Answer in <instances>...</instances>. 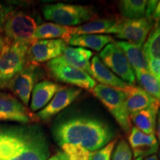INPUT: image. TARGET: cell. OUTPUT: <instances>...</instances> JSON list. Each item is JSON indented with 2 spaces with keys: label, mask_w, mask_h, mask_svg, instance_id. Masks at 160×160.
<instances>
[{
  "label": "cell",
  "mask_w": 160,
  "mask_h": 160,
  "mask_svg": "<svg viewBox=\"0 0 160 160\" xmlns=\"http://www.w3.org/2000/svg\"><path fill=\"white\" fill-rule=\"evenodd\" d=\"M49 143L37 124H0V160H48Z\"/></svg>",
  "instance_id": "1"
},
{
  "label": "cell",
  "mask_w": 160,
  "mask_h": 160,
  "mask_svg": "<svg viewBox=\"0 0 160 160\" xmlns=\"http://www.w3.org/2000/svg\"><path fill=\"white\" fill-rule=\"evenodd\" d=\"M53 136L59 146L79 145L91 152L105 147L114 138V133L105 122L94 117L74 116L58 121Z\"/></svg>",
  "instance_id": "2"
},
{
  "label": "cell",
  "mask_w": 160,
  "mask_h": 160,
  "mask_svg": "<svg viewBox=\"0 0 160 160\" xmlns=\"http://www.w3.org/2000/svg\"><path fill=\"white\" fill-rule=\"evenodd\" d=\"M42 13L46 19L60 25L76 26L97 19V14L91 6L56 3L45 5Z\"/></svg>",
  "instance_id": "3"
},
{
  "label": "cell",
  "mask_w": 160,
  "mask_h": 160,
  "mask_svg": "<svg viewBox=\"0 0 160 160\" xmlns=\"http://www.w3.org/2000/svg\"><path fill=\"white\" fill-rule=\"evenodd\" d=\"M30 45L27 43L7 41L0 51V90L8 88L12 80L27 65Z\"/></svg>",
  "instance_id": "4"
},
{
  "label": "cell",
  "mask_w": 160,
  "mask_h": 160,
  "mask_svg": "<svg viewBox=\"0 0 160 160\" xmlns=\"http://www.w3.org/2000/svg\"><path fill=\"white\" fill-rule=\"evenodd\" d=\"M91 93L108 110L122 131L130 133L132 125L127 108L125 91L97 84Z\"/></svg>",
  "instance_id": "5"
},
{
  "label": "cell",
  "mask_w": 160,
  "mask_h": 160,
  "mask_svg": "<svg viewBox=\"0 0 160 160\" xmlns=\"http://www.w3.org/2000/svg\"><path fill=\"white\" fill-rule=\"evenodd\" d=\"M46 70L50 77L59 82L91 91L97 85L95 80L88 73L65 62L61 57L48 62Z\"/></svg>",
  "instance_id": "6"
},
{
  "label": "cell",
  "mask_w": 160,
  "mask_h": 160,
  "mask_svg": "<svg viewBox=\"0 0 160 160\" xmlns=\"http://www.w3.org/2000/svg\"><path fill=\"white\" fill-rule=\"evenodd\" d=\"M37 21L28 13L22 11H15L10 13L4 24L3 37L10 42H22L31 45L36 30Z\"/></svg>",
  "instance_id": "7"
},
{
  "label": "cell",
  "mask_w": 160,
  "mask_h": 160,
  "mask_svg": "<svg viewBox=\"0 0 160 160\" xmlns=\"http://www.w3.org/2000/svg\"><path fill=\"white\" fill-rule=\"evenodd\" d=\"M154 25L155 22L152 18L124 19L117 21V25L109 33H114L119 39H125L132 45L142 47Z\"/></svg>",
  "instance_id": "8"
},
{
  "label": "cell",
  "mask_w": 160,
  "mask_h": 160,
  "mask_svg": "<svg viewBox=\"0 0 160 160\" xmlns=\"http://www.w3.org/2000/svg\"><path fill=\"white\" fill-rule=\"evenodd\" d=\"M99 59L110 71L129 85L135 83V73L128 60L116 42L110 43L100 52Z\"/></svg>",
  "instance_id": "9"
},
{
  "label": "cell",
  "mask_w": 160,
  "mask_h": 160,
  "mask_svg": "<svg viewBox=\"0 0 160 160\" xmlns=\"http://www.w3.org/2000/svg\"><path fill=\"white\" fill-rule=\"evenodd\" d=\"M38 121L32 113L17 97L0 91V122H15L22 125Z\"/></svg>",
  "instance_id": "10"
},
{
  "label": "cell",
  "mask_w": 160,
  "mask_h": 160,
  "mask_svg": "<svg viewBox=\"0 0 160 160\" xmlns=\"http://www.w3.org/2000/svg\"><path fill=\"white\" fill-rule=\"evenodd\" d=\"M40 74L41 68L39 65L27 63L22 71L12 80L8 89L27 107L29 105L32 91L37 84Z\"/></svg>",
  "instance_id": "11"
},
{
  "label": "cell",
  "mask_w": 160,
  "mask_h": 160,
  "mask_svg": "<svg viewBox=\"0 0 160 160\" xmlns=\"http://www.w3.org/2000/svg\"><path fill=\"white\" fill-rule=\"evenodd\" d=\"M67 43L62 39L36 40L28 51V63L39 65L61 57Z\"/></svg>",
  "instance_id": "12"
},
{
  "label": "cell",
  "mask_w": 160,
  "mask_h": 160,
  "mask_svg": "<svg viewBox=\"0 0 160 160\" xmlns=\"http://www.w3.org/2000/svg\"><path fill=\"white\" fill-rule=\"evenodd\" d=\"M82 89L75 87H64L56 93L51 102L36 113L38 120L48 121L57 113L68 107L81 94Z\"/></svg>",
  "instance_id": "13"
},
{
  "label": "cell",
  "mask_w": 160,
  "mask_h": 160,
  "mask_svg": "<svg viewBox=\"0 0 160 160\" xmlns=\"http://www.w3.org/2000/svg\"><path fill=\"white\" fill-rule=\"evenodd\" d=\"M128 141L133 157H147L157 153L159 143L155 134H148L136 127H132Z\"/></svg>",
  "instance_id": "14"
},
{
  "label": "cell",
  "mask_w": 160,
  "mask_h": 160,
  "mask_svg": "<svg viewBox=\"0 0 160 160\" xmlns=\"http://www.w3.org/2000/svg\"><path fill=\"white\" fill-rule=\"evenodd\" d=\"M129 115L151 108H160V101L146 93L140 87L130 85L124 90Z\"/></svg>",
  "instance_id": "15"
},
{
  "label": "cell",
  "mask_w": 160,
  "mask_h": 160,
  "mask_svg": "<svg viewBox=\"0 0 160 160\" xmlns=\"http://www.w3.org/2000/svg\"><path fill=\"white\" fill-rule=\"evenodd\" d=\"M65 86L50 80H43L38 82L32 91L31 102L30 108L31 111H38L44 108L53 99L58 91Z\"/></svg>",
  "instance_id": "16"
},
{
  "label": "cell",
  "mask_w": 160,
  "mask_h": 160,
  "mask_svg": "<svg viewBox=\"0 0 160 160\" xmlns=\"http://www.w3.org/2000/svg\"><path fill=\"white\" fill-rule=\"evenodd\" d=\"M91 77L101 85L121 90H125L130 85L110 71L97 56L93 57L91 60Z\"/></svg>",
  "instance_id": "17"
},
{
  "label": "cell",
  "mask_w": 160,
  "mask_h": 160,
  "mask_svg": "<svg viewBox=\"0 0 160 160\" xmlns=\"http://www.w3.org/2000/svg\"><path fill=\"white\" fill-rule=\"evenodd\" d=\"M76 27H68L56 23L46 22L38 25L33 39H62L68 44L70 39L75 35Z\"/></svg>",
  "instance_id": "18"
},
{
  "label": "cell",
  "mask_w": 160,
  "mask_h": 160,
  "mask_svg": "<svg viewBox=\"0 0 160 160\" xmlns=\"http://www.w3.org/2000/svg\"><path fill=\"white\" fill-rule=\"evenodd\" d=\"M92 56L93 53L91 51L83 48L67 47L61 57L65 62L77 68L82 70L91 77L90 59Z\"/></svg>",
  "instance_id": "19"
},
{
  "label": "cell",
  "mask_w": 160,
  "mask_h": 160,
  "mask_svg": "<svg viewBox=\"0 0 160 160\" xmlns=\"http://www.w3.org/2000/svg\"><path fill=\"white\" fill-rule=\"evenodd\" d=\"M116 43L125 55L133 71H149L148 61L146 59L142 47L125 41L116 42Z\"/></svg>",
  "instance_id": "20"
},
{
  "label": "cell",
  "mask_w": 160,
  "mask_h": 160,
  "mask_svg": "<svg viewBox=\"0 0 160 160\" xmlns=\"http://www.w3.org/2000/svg\"><path fill=\"white\" fill-rule=\"evenodd\" d=\"M113 37L109 35L102 34H85L73 36L68 44L76 47L90 48L96 51H100L106 45L113 42Z\"/></svg>",
  "instance_id": "21"
},
{
  "label": "cell",
  "mask_w": 160,
  "mask_h": 160,
  "mask_svg": "<svg viewBox=\"0 0 160 160\" xmlns=\"http://www.w3.org/2000/svg\"><path fill=\"white\" fill-rule=\"evenodd\" d=\"M159 108H151L130 115L134 127L148 134H155L156 123Z\"/></svg>",
  "instance_id": "22"
},
{
  "label": "cell",
  "mask_w": 160,
  "mask_h": 160,
  "mask_svg": "<svg viewBox=\"0 0 160 160\" xmlns=\"http://www.w3.org/2000/svg\"><path fill=\"white\" fill-rule=\"evenodd\" d=\"M117 21L112 19H97L76 27L74 36L85 34L109 33L111 30L117 25Z\"/></svg>",
  "instance_id": "23"
},
{
  "label": "cell",
  "mask_w": 160,
  "mask_h": 160,
  "mask_svg": "<svg viewBox=\"0 0 160 160\" xmlns=\"http://www.w3.org/2000/svg\"><path fill=\"white\" fill-rule=\"evenodd\" d=\"M119 11L125 19H139L145 17V0H123L119 2Z\"/></svg>",
  "instance_id": "24"
},
{
  "label": "cell",
  "mask_w": 160,
  "mask_h": 160,
  "mask_svg": "<svg viewBox=\"0 0 160 160\" xmlns=\"http://www.w3.org/2000/svg\"><path fill=\"white\" fill-rule=\"evenodd\" d=\"M142 49L148 61L160 59V22L155 23L144 43Z\"/></svg>",
  "instance_id": "25"
},
{
  "label": "cell",
  "mask_w": 160,
  "mask_h": 160,
  "mask_svg": "<svg viewBox=\"0 0 160 160\" xmlns=\"http://www.w3.org/2000/svg\"><path fill=\"white\" fill-rule=\"evenodd\" d=\"M135 77L141 88L160 101V81L149 71H135Z\"/></svg>",
  "instance_id": "26"
},
{
  "label": "cell",
  "mask_w": 160,
  "mask_h": 160,
  "mask_svg": "<svg viewBox=\"0 0 160 160\" xmlns=\"http://www.w3.org/2000/svg\"><path fill=\"white\" fill-rule=\"evenodd\" d=\"M64 160H92L93 152L88 151L79 145L65 144L59 146Z\"/></svg>",
  "instance_id": "27"
},
{
  "label": "cell",
  "mask_w": 160,
  "mask_h": 160,
  "mask_svg": "<svg viewBox=\"0 0 160 160\" xmlns=\"http://www.w3.org/2000/svg\"><path fill=\"white\" fill-rule=\"evenodd\" d=\"M132 151L128 143L125 139L119 140L116 145L112 160H131Z\"/></svg>",
  "instance_id": "28"
},
{
  "label": "cell",
  "mask_w": 160,
  "mask_h": 160,
  "mask_svg": "<svg viewBox=\"0 0 160 160\" xmlns=\"http://www.w3.org/2000/svg\"><path fill=\"white\" fill-rule=\"evenodd\" d=\"M116 140H113L105 147L93 152L92 160H111L113 150L114 148Z\"/></svg>",
  "instance_id": "29"
},
{
  "label": "cell",
  "mask_w": 160,
  "mask_h": 160,
  "mask_svg": "<svg viewBox=\"0 0 160 160\" xmlns=\"http://www.w3.org/2000/svg\"><path fill=\"white\" fill-rule=\"evenodd\" d=\"M14 11L15 9H13V8L11 6L0 3V33H2L4 24H5L8 17L10 15V13Z\"/></svg>",
  "instance_id": "30"
},
{
  "label": "cell",
  "mask_w": 160,
  "mask_h": 160,
  "mask_svg": "<svg viewBox=\"0 0 160 160\" xmlns=\"http://www.w3.org/2000/svg\"><path fill=\"white\" fill-rule=\"evenodd\" d=\"M149 72L160 81V59H151L148 61Z\"/></svg>",
  "instance_id": "31"
},
{
  "label": "cell",
  "mask_w": 160,
  "mask_h": 160,
  "mask_svg": "<svg viewBox=\"0 0 160 160\" xmlns=\"http://www.w3.org/2000/svg\"><path fill=\"white\" fill-rule=\"evenodd\" d=\"M158 2H159V1H157V0H150V1H147L145 17L152 18V16H153V12H154L156 8H157Z\"/></svg>",
  "instance_id": "32"
},
{
  "label": "cell",
  "mask_w": 160,
  "mask_h": 160,
  "mask_svg": "<svg viewBox=\"0 0 160 160\" xmlns=\"http://www.w3.org/2000/svg\"><path fill=\"white\" fill-rule=\"evenodd\" d=\"M152 19L154 20L155 23L160 22V1H159V2H158L157 8H156L155 11L153 12Z\"/></svg>",
  "instance_id": "33"
},
{
  "label": "cell",
  "mask_w": 160,
  "mask_h": 160,
  "mask_svg": "<svg viewBox=\"0 0 160 160\" xmlns=\"http://www.w3.org/2000/svg\"><path fill=\"white\" fill-rule=\"evenodd\" d=\"M157 134L160 143V108L158 111V119H157Z\"/></svg>",
  "instance_id": "34"
},
{
  "label": "cell",
  "mask_w": 160,
  "mask_h": 160,
  "mask_svg": "<svg viewBox=\"0 0 160 160\" xmlns=\"http://www.w3.org/2000/svg\"><path fill=\"white\" fill-rule=\"evenodd\" d=\"M7 43V40L2 35L0 34V51H2V49L3 48L4 46L5 45V44Z\"/></svg>",
  "instance_id": "35"
},
{
  "label": "cell",
  "mask_w": 160,
  "mask_h": 160,
  "mask_svg": "<svg viewBox=\"0 0 160 160\" xmlns=\"http://www.w3.org/2000/svg\"><path fill=\"white\" fill-rule=\"evenodd\" d=\"M48 160H64V159H63L62 157L60 152H59L57 154L53 155V156H52L51 157L48 158Z\"/></svg>",
  "instance_id": "36"
},
{
  "label": "cell",
  "mask_w": 160,
  "mask_h": 160,
  "mask_svg": "<svg viewBox=\"0 0 160 160\" xmlns=\"http://www.w3.org/2000/svg\"><path fill=\"white\" fill-rule=\"evenodd\" d=\"M145 160H159V158H158L157 155L153 154V155L149 156V157H145Z\"/></svg>",
  "instance_id": "37"
},
{
  "label": "cell",
  "mask_w": 160,
  "mask_h": 160,
  "mask_svg": "<svg viewBox=\"0 0 160 160\" xmlns=\"http://www.w3.org/2000/svg\"><path fill=\"white\" fill-rule=\"evenodd\" d=\"M134 160H143V158L139 157V158H137V159H135Z\"/></svg>",
  "instance_id": "38"
},
{
  "label": "cell",
  "mask_w": 160,
  "mask_h": 160,
  "mask_svg": "<svg viewBox=\"0 0 160 160\" xmlns=\"http://www.w3.org/2000/svg\"><path fill=\"white\" fill-rule=\"evenodd\" d=\"M159 159H160V151L159 152Z\"/></svg>",
  "instance_id": "39"
}]
</instances>
